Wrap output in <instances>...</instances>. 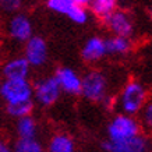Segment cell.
<instances>
[{
    "instance_id": "obj_1",
    "label": "cell",
    "mask_w": 152,
    "mask_h": 152,
    "mask_svg": "<svg viewBox=\"0 0 152 152\" xmlns=\"http://www.w3.org/2000/svg\"><path fill=\"white\" fill-rule=\"evenodd\" d=\"M148 102V89L138 80H130L123 85L119 96L116 99V106L120 113L127 116H137Z\"/></svg>"
},
{
    "instance_id": "obj_2",
    "label": "cell",
    "mask_w": 152,
    "mask_h": 152,
    "mask_svg": "<svg viewBox=\"0 0 152 152\" xmlns=\"http://www.w3.org/2000/svg\"><path fill=\"white\" fill-rule=\"evenodd\" d=\"M109 81L101 70H91L81 77V96L94 103L110 105L112 98L107 94Z\"/></svg>"
},
{
    "instance_id": "obj_3",
    "label": "cell",
    "mask_w": 152,
    "mask_h": 152,
    "mask_svg": "<svg viewBox=\"0 0 152 152\" xmlns=\"http://www.w3.org/2000/svg\"><path fill=\"white\" fill-rule=\"evenodd\" d=\"M106 133L109 141H123L141 134V124L133 116L117 113L109 121Z\"/></svg>"
},
{
    "instance_id": "obj_4",
    "label": "cell",
    "mask_w": 152,
    "mask_h": 152,
    "mask_svg": "<svg viewBox=\"0 0 152 152\" xmlns=\"http://www.w3.org/2000/svg\"><path fill=\"white\" fill-rule=\"evenodd\" d=\"M0 98L6 105L34 101V87L27 80H3L0 87Z\"/></svg>"
},
{
    "instance_id": "obj_5",
    "label": "cell",
    "mask_w": 152,
    "mask_h": 152,
    "mask_svg": "<svg viewBox=\"0 0 152 152\" xmlns=\"http://www.w3.org/2000/svg\"><path fill=\"white\" fill-rule=\"evenodd\" d=\"M34 87V98L38 105L43 106V107H50L59 101L60 95H61V89H60L59 84L56 81L53 75L45 77V78L38 80Z\"/></svg>"
},
{
    "instance_id": "obj_6",
    "label": "cell",
    "mask_w": 152,
    "mask_h": 152,
    "mask_svg": "<svg viewBox=\"0 0 152 152\" xmlns=\"http://www.w3.org/2000/svg\"><path fill=\"white\" fill-rule=\"evenodd\" d=\"M151 145V140L141 133L123 141L103 140L101 142V149L103 152H149Z\"/></svg>"
},
{
    "instance_id": "obj_7",
    "label": "cell",
    "mask_w": 152,
    "mask_h": 152,
    "mask_svg": "<svg viewBox=\"0 0 152 152\" xmlns=\"http://www.w3.org/2000/svg\"><path fill=\"white\" fill-rule=\"evenodd\" d=\"M105 27L113 34V37L131 38L134 34V21L127 11L116 9L107 17L102 20Z\"/></svg>"
},
{
    "instance_id": "obj_8",
    "label": "cell",
    "mask_w": 152,
    "mask_h": 152,
    "mask_svg": "<svg viewBox=\"0 0 152 152\" xmlns=\"http://www.w3.org/2000/svg\"><path fill=\"white\" fill-rule=\"evenodd\" d=\"M24 59L28 61V64L31 66V69H39L42 66L46 64L48 59H49V46H48L46 41L42 37H31L25 42V48H24Z\"/></svg>"
},
{
    "instance_id": "obj_9",
    "label": "cell",
    "mask_w": 152,
    "mask_h": 152,
    "mask_svg": "<svg viewBox=\"0 0 152 152\" xmlns=\"http://www.w3.org/2000/svg\"><path fill=\"white\" fill-rule=\"evenodd\" d=\"M61 92L77 96L81 95V75L70 67H59L53 75Z\"/></svg>"
},
{
    "instance_id": "obj_10",
    "label": "cell",
    "mask_w": 152,
    "mask_h": 152,
    "mask_svg": "<svg viewBox=\"0 0 152 152\" xmlns=\"http://www.w3.org/2000/svg\"><path fill=\"white\" fill-rule=\"evenodd\" d=\"M32 32V23L25 14H14L7 23V34L15 42H27Z\"/></svg>"
},
{
    "instance_id": "obj_11",
    "label": "cell",
    "mask_w": 152,
    "mask_h": 152,
    "mask_svg": "<svg viewBox=\"0 0 152 152\" xmlns=\"http://www.w3.org/2000/svg\"><path fill=\"white\" fill-rule=\"evenodd\" d=\"M31 73V66L23 57H13L7 60L3 67H1V74L4 80H27Z\"/></svg>"
},
{
    "instance_id": "obj_12",
    "label": "cell",
    "mask_w": 152,
    "mask_h": 152,
    "mask_svg": "<svg viewBox=\"0 0 152 152\" xmlns=\"http://www.w3.org/2000/svg\"><path fill=\"white\" fill-rule=\"evenodd\" d=\"M105 56H107L105 39H102L99 37H91L84 43L83 49H81V57L87 63L101 61Z\"/></svg>"
},
{
    "instance_id": "obj_13",
    "label": "cell",
    "mask_w": 152,
    "mask_h": 152,
    "mask_svg": "<svg viewBox=\"0 0 152 152\" xmlns=\"http://www.w3.org/2000/svg\"><path fill=\"white\" fill-rule=\"evenodd\" d=\"M75 151V142L71 138V135L66 133L53 134L48 144V152H74Z\"/></svg>"
},
{
    "instance_id": "obj_14",
    "label": "cell",
    "mask_w": 152,
    "mask_h": 152,
    "mask_svg": "<svg viewBox=\"0 0 152 152\" xmlns=\"http://www.w3.org/2000/svg\"><path fill=\"white\" fill-rule=\"evenodd\" d=\"M17 138H37L38 135V123L32 116H25L17 119L15 123Z\"/></svg>"
},
{
    "instance_id": "obj_15",
    "label": "cell",
    "mask_w": 152,
    "mask_h": 152,
    "mask_svg": "<svg viewBox=\"0 0 152 152\" xmlns=\"http://www.w3.org/2000/svg\"><path fill=\"white\" fill-rule=\"evenodd\" d=\"M105 45L107 55H127L133 48L131 39L123 37H112L105 39Z\"/></svg>"
},
{
    "instance_id": "obj_16",
    "label": "cell",
    "mask_w": 152,
    "mask_h": 152,
    "mask_svg": "<svg viewBox=\"0 0 152 152\" xmlns=\"http://www.w3.org/2000/svg\"><path fill=\"white\" fill-rule=\"evenodd\" d=\"M117 3H119V0H91L89 7H91V11L94 15L103 20L112 11H115L117 9Z\"/></svg>"
},
{
    "instance_id": "obj_17",
    "label": "cell",
    "mask_w": 152,
    "mask_h": 152,
    "mask_svg": "<svg viewBox=\"0 0 152 152\" xmlns=\"http://www.w3.org/2000/svg\"><path fill=\"white\" fill-rule=\"evenodd\" d=\"M34 101L27 102H20V103H11V105H6V113L10 117L14 119H21L25 116H31L34 110Z\"/></svg>"
},
{
    "instance_id": "obj_18",
    "label": "cell",
    "mask_w": 152,
    "mask_h": 152,
    "mask_svg": "<svg viewBox=\"0 0 152 152\" xmlns=\"http://www.w3.org/2000/svg\"><path fill=\"white\" fill-rule=\"evenodd\" d=\"M13 152H45V148L38 138H17Z\"/></svg>"
},
{
    "instance_id": "obj_19",
    "label": "cell",
    "mask_w": 152,
    "mask_h": 152,
    "mask_svg": "<svg viewBox=\"0 0 152 152\" xmlns=\"http://www.w3.org/2000/svg\"><path fill=\"white\" fill-rule=\"evenodd\" d=\"M46 6L53 13L67 15L74 4L71 0H46Z\"/></svg>"
},
{
    "instance_id": "obj_20",
    "label": "cell",
    "mask_w": 152,
    "mask_h": 152,
    "mask_svg": "<svg viewBox=\"0 0 152 152\" xmlns=\"http://www.w3.org/2000/svg\"><path fill=\"white\" fill-rule=\"evenodd\" d=\"M67 17H69L73 23L84 25V24L88 21V11H87V9H84V7L73 6L71 10L69 11V14H67Z\"/></svg>"
},
{
    "instance_id": "obj_21",
    "label": "cell",
    "mask_w": 152,
    "mask_h": 152,
    "mask_svg": "<svg viewBox=\"0 0 152 152\" xmlns=\"http://www.w3.org/2000/svg\"><path fill=\"white\" fill-rule=\"evenodd\" d=\"M140 124L141 127L152 130V101H148L145 106L142 107V110L140 112Z\"/></svg>"
},
{
    "instance_id": "obj_22",
    "label": "cell",
    "mask_w": 152,
    "mask_h": 152,
    "mask_svg": "<svg viewBox=\"0 0 152 152\" xmlns=\"http://www.w3.org/2000/svg\"><path fill=\"white\" fill-rule=\"evenodd\" d=\"M23 6V0H0V10L4 13H15Z\"/></svg>"
},
{
    "instance_id": "obj_23",
    "label": "cell",
    "mask_w": 152,
    "mask_h": 152,
    "mask_svg": "<svg viewBox=\"0 0 152 152\" xmlns=\"http://www.w3.org/2000/svg\"><path fill=\"white\" fill-rule=\"evenodd\" d=\"M73 1L74 6H78V7H84V9H87L89 7L91 4V0H71Z\"/></svg>"
},
{
    "instance_id": "obj_24",
    "label": "cell",
    "mask_w": 152,
    "mask_h": 152,
    "mask_svg": "<svg viewBox=\"0 0 152 152\" xmlns=\"http://www.w3.org/2000/svg\"><path fill=\"white\" fill-rule=\"evenodd\" d=\"M0 152H13V148L10 147L6 141L0 140Z\"/></svg>"
},
{
    "instance_id": "obj_25",
    "label": "cell",
    "mask_w": 152,
    "mask_h": 152,
    "mask_svg": "<svg viewBox=\"0 0 152 152\" xmlns=\"http://www.w3.org/2000/svg\"><path fill=\"white\" fill-rule=\"evenodd\" d=\"M148 53H149V57H151V60H152V41H151V43H149V46H148Z\"/></svg>"
},
{
    "instance_id": "obj_26",
    "label": "cell",
    "mask_w": 152,
    "mask_h": 152,
    "mask_svg": "<svg viewBox=\"0 0 152 152\" xmlns=\"http://www.w3.org/2000/svg\"><path fill=\"white\" fill-rule=\"evenodd\" d=\"M149 15H151V18H152V7L149 9Z\"/></svg>"
},
{
    "instance_id": "obj_27",
    "label": "cell",
    "mask_w": 152,
    "mask_h": 152,
    "mask_svg": "<svg viewBox=\"0 0 152 152\" xmlns=\"http://www.w3.org/2000/svg\"><path fill=\"white\" fill-rule=\"evenodd\" d=\"M0 87H1V81H0Z\"/></svg>"
}]
</instances>
